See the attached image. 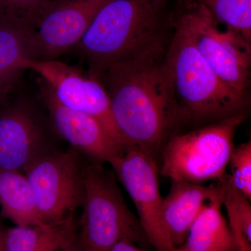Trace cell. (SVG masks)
Listing matches in <instances>:
<instances>
[{
  "mask_svg": "<svg viewBox=\"0 0 251 251\" xmlns=\"http://www.w3.org/2000/svg\"><path fill=\"white\" fill-rule=\"evenodd\" d=\"M74 216L52 224L6 229V251H61L75 242Z\"/></svg>",
  "mask_w": 251,
  "mask_h": 251,
  "instance_id": "obj_16",
  "label": "cell"
},
{
  "mask_svg": "<svg viewBox=\"0 0 251 251\" xmlns=\"http://www.w3.org/2000/svg\"><path fill=\"white\" fill-rule=\"evenodd\" d=\"M108 251H148L146 249L136 245L128 240H122L117 242Z\"/></svg>",
  "mask_w": 251,
  "mask_h": 251,
  "instance_id": "obj_22",
  "label": "cell"
},
{
  "mask_svg": "<svg viewBox=\"0 0 251 251\" xmlns=\"http://www.w3.org/2000/svg\"><path fill=\"white\" fill-rule=\"evenodd\" d=\"M49 0H0V17L11 18L32 25Z\"/></svg>",
  "mask_w": 251,
  "mask_h": 251,
  "instance_id": "obj_21",
  "label": "cell"
},
{
  "mask_svg": "<svg viewBox=\"0 0 251 251\" xmlns=\"http://www.w3.org/2000/svg\"><path fill=\"white\" fill-rule=\"evenodd\" d=\"M165 43L144 53L113 63L95 77L103 86L117 128L128 147H135L159 165L165 145L186 131L167 74Z\"/></svg>",
  "mask_w": 251,
  "mask_h": 251,
  "instance_id": "obj_1",
  "label": "cell"
},
{
  "mask_svg": "<svg viewBox=\"0 0 251 251\" xmlns=\"http://www.w3.org/2000/svg\"><path fill=\"white\" fill-rule=\"evenodd\" d=\"M173 29L166 48V68L175 99L188 128L248 113L250 98L229 87L182 31Z\"/></svg>",
  "mask_w": 251,
  "mask_h": 251,
  "instance_id": "obj_2",
  "label": "cell"
},
{
  "mask_svg": "<svg viewBox=\"0 0 251 251\" xmlns=\"http://www.w3.org/2000/svg\"><path fill=\"white\" fill-rule=\"evenodd\" d=\"M162 34L161 13L150 0H108L72 51L95 77L110 64L164 42Z\"/></svg>",
  "mask_w": 251,
  "mask_h": 251,
  "instance_id": "obj_3",
  "label": "cell"
},
{
  "mask_svg": "<svg viewBox=\"0 0 251 251\" xmlns=\"http://www.w3.org/2000/svg\"><path fill=\"white\" fill-rule=\"evenodd\" d=\"M211 16L227 29L251 43V0H201Z\"/></svg>",
  "mask_w": 251,
  "mask_h": 251,
  "instance_id": "obj_19",
  "label": "cell"
},
{
  "mask_svg": "<svg viewBox=\"0 0 251 251\" xmlns=\"http://www.w3.org/2000/svg\"><path fill=\"white\" fill-rule=\"evenodd\" d=\"M6 229L0 227V251H6Z\"/></svg>",
  "mask_w": 251,
  "mask_h": 251,
  "instance_id": "obj_25",
  "label": "cell"
},
{
  "mask_svg": "<svg viewBox=\"0 0 251 251\" xmlns=\"http://www.w3.org/2000/svg\"><path fill=\"white\" fill-rule=\"evenodd\" d=\"M150 1H151L153 9L158 12L161 13L164 9L168 0H150Z\"/></svg>",
  "mask_w": 251,
  "mask_h": 251,
  "instance_id": "obj_23",
  "label": "cell"
},
{
  "mask_svg": "<svg viewBox=\"0 0 251 251\" xmlns=\"http://www.w3.org/2000/svg\"><path fill=\"white\" fill-rule=\"evenodd\" d=\"M168 24L188 36L221 80L249 97L251 44L233 31L221 30L201 0H175Z\"/></svg>",
  "mask_w": 251,
  "mask_h": 251,
  "instance_id": "obj_6",
  "label": "cell"
},
{
  "mask_svg": "<svg viewBox=\"0 0 251 251\" xmlns=\"http://www.w3.org/2000/svg\"><path fill=\"white\" fill-rule=\"evenodd\" d=\"M222 186V204L226 206L229 226L239 251H251V201L229 180L228 174L220 180Z\"/></svg>",
  "mask_w": 251,
  "mask_h": 251,
  "instance_id": "obj_18",
  "label": "cell"
},
{
  "mask_svg": "<svg viewBox=\"0 0 251 251\" xmlns=\"http://www.w3.org/2000/svg\"><path fill=\"white\" fill-rule=\"evenodd\" d=\"M33 28L27 23L0 17V107L9 102L27 70L24 63L35 60Z\"/></svg>",
  "mask_w": 251,
  "mask_h": 251,
  "instance_id": "obj_14",
  "label": "cell"
},
{
  "mask_svg": "<svg viewBox=\"0 0 251 251\" xmlns=\"http://www.w3.org/2000/svg\"><path fill=\"white\" fill-rule=\"evenodd\" d=\"M83 167L74 152H44L25 170L44 224L74 216L84 198Z\"/></svg>",
  "mask_w": 251,
  "mask_h": 251,
  "instance_id": "obj_7",
  "label": "cell"
},
{
  "mask_svg": "<svg viewBox=\"0 0 251 251\" xmlns=\"http://www.w3.org/2000/svg\"><path fill=\"white\" fill-rule=\"evenodd\" d=\"M113 173L103 163L84 166L83 210L77 241L87 251H108L122 240L146 249L151 247L150 242L139 219L128 209Z\"/></svg>",
  "mask_w": 251,
  "mask_h": 251,
  "instance_id": "obj_4",
  "label": "cell"
},
{
  "mask_svg": "<svg viewBox=\"0 0 251 251\" xmlns=\"http://www.w3.org/2000/svg\"><path fill=\"white\" fill-rule=\"evenodd\" d=\"M24 64L27 70L35 72L49 86L59 103L93 117L120 146L128 148L114 121L108 94L97 78L57 59H27Z\"/></svg>",
  "mask_w": 251,
  "mask_h": 251,
  "instance_id": "obj_8",
  "label": "cell"
},
{
  "mask_svg": "<svg viewBox=\"0 0 251 251\" xmlns=\"http://www.w3.org/2000/svg\"><path fill=\"white\" fill-rule=\"evenodd\" d=\"M222 196L219 181L204 186L186 181H172L163 198L161 220L168 239L175 249L184 244L193 223L203 206L212 198Z\"/></svg>",
  "mask_w": 251,
  "mask_h": 251,
  "instance_id": "obj_13",
  "label": "cell"
},
{
  "mask_svg": "<svg viewBox=\"0 0 251 251\" xmlns=\"http://www.w3.org/2000/svg\"><path fill=\"white\" fill-rule=\"evenodd\" d=\"M110 164L134 203L151 247L156 251H175L162 223L158 163L139 149L128 147Z\"/></svg>",
  "mask_w": 251,
  "mask_h": 251,
  "instance_id": "obj_9",
  "label": "cell"
},
{
  "mask_svg": "<svg viewBox=\"0 0 251 251\" xmlns=\"http://www.w3.org/2000/svg\"><path fill=\"white\" fill-rule=\"evenodd\" d=\"M108 1L49 0L31 25L35 60H54L72 51Z\"/></svg>",
  "mask_w": 251,
  "mask_h": 251,
  "instance_id": "obj_10",
  "label": "cell"
},
{
  "mask_svg": "<svg viewBox=\"0 0 251 251\" xmlns=\"http://www.w3.org/2000/svg\"><path fill=\"white\" fill-rule=\"evenodd\" d=\"M222 196L209 200L193 223L179 251H239L222 213Z\"/></svg>",
  "mask_w": 251,
  "mask_h": 251,
  "instance_id": "obj_15",
  "label": "cell"
},
{
  "mask_svg": "<svg viewBox=\"0 0 251 251\" xmlns=\"http://www.w3.org/2000/svg\"><path fill=\"white\" fill-rule=\"evenodd\" d=\"M61 251H87L84 249L82 246L80 245V243L78 242L77 239H75V242L71 244L69 247L66 248V249H63Z\"/></svg>",
  "mask_w": 251,
  "mask_h": 251,
  "instance_id": "obj_24",
  "label": "cell"
},
{
  "mask_svg": "<svg viewBox=\"0 0 251 251\" xmlns=\"http://www.w3.org/2000/svg\"><path fill=\"white\" fill-rule=\"evenodd\" d=\"M175 251H179V250H177V249H175Z\"/></svg>",
  "mask_w": 251,
  "mask_h": 251,
  "instance_id": "obj_26",
  "label": "cell"
},
{
  "mask_svg": "<svg viewBox=\"0 0 251 251\" xmlns=\"http://www.w3.org/2000/svg\"><path fill=\"white\" fill-rule=\"evenodd\" d=\"M242 113L172 137L159 161V173L172 181L202 184L226 175L236 132L247 118Z\"/></svg>",
  "mask_w": 251,
  "mask_h": 251,
  "instance_id": "obj_5",
  "label": "cell"
},
{
  "mask_svg": "<svg viewBox=\"0 0 251 251\" xmlns=\"http://www.w3.org/2000/svg\"><path fill=\"white\" fill-rule=\"evenodd\" d=\"M229 180L234 187L251 201V141L234 147L228 166Z\"/></svg>",
  "mask_w": 251,
  "mask_h": 251,
  "instance_id": "obj_20",
  "label": "cell"
},
{
  "mask_svg": "<svg viewBox=\"0 0 251 251\" xmlns=\"http://www.w3.org/2000/svg\"><path fill=\"white\" fill-rule=\"evenodd\" d=\"M35 105L18 97L0 107V169L25 171L45 152L46 131Z\"/></svg>",
  "mask_w": 251,
  "mask_h": 251,
  "instance_id": "obj_11",
  "label": "cell"
},
{
  "mask_svg": "<svg viewBox=\"0 0 251 251\" xmlns=\"http://www.w3.org/2000/svg\"><path fill=\"white\" fill-rule=\"evenodd\" d=\"M0 205L4 216L17 226L45 224L30 184L19 171L0 169Z\"/></svg>",
  "mask_w": 251,
  "mask_h": 251,
  "instance_id": "obj_17",
  "label": "cell"
},
{
  "mask_svg": "<svg viewBox=\"0 0 251 251\" xmlns=\"http://www.w3.org/2000/svg\"><path fill=\"white\" fill-rule=\"evenodd\" d=\"M39 98L47 109L59 135L94 162L110 163L125 151L98 120L59 103L49 86L41 79Z\"/></svg>",
  "mask_w": 251,
  "mask_h": 251,
  "instance_id": "obj_12",
  "label": "cell"
}]
</instances>
